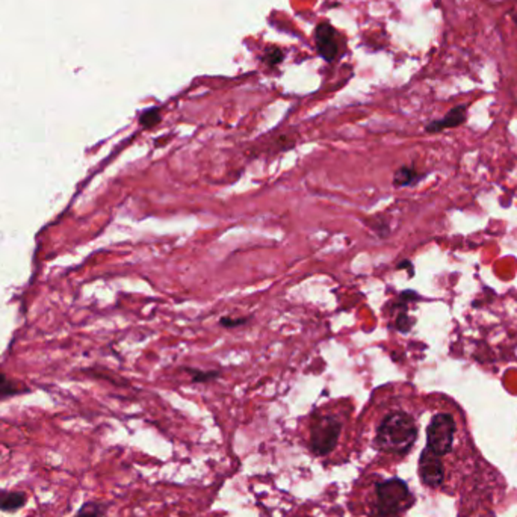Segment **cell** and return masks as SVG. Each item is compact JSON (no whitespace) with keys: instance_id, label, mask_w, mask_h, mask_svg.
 <instances>
[{"instance_id":"14","label":"cell","mask_w":517,"mask_h":517,"mask_svg":"<svg viewBox=\"0 0 517 517\" xmlns=\"http://www.w3.org/2000/svg\"><path fill=\"white\" fill-rule=\"evenodd\" d=\"M20 392L21 390L15 388L12 381L8 380V378H5L3 375H0V399L6 398V397L17 395V393H20Z\"/></svg>"},{"instance_id":"16","label":"cell","mask_w":517,"mask_h":517,"mask_svg":"<svg viewBox=\"0 0 517 517\" xmlns=\"http://www.w3.org/2000/svg\"><path fill=\"white\" fill-rule=\"evenodd\" d=\"M264 59H265V63H268L269 65H275L283 59V53L279 49H271V50L266 52V55L264 56Z\"/></svg>"},{"instance_id":"1","label":"cell","mask_w":517,"mask_h":517,"mask_svg":"<svg viewBox=\"0 0 517 517\" xmlns=\"http://www.w3.org/2000/svg\"><path fill=\"white\" fill-rule=\"evenodd\" d=\"M418 439V425L410 413L395 410L386 414L375 433V446L381 452L404 455Z\"/></svg>"},{"instance_id":"4","label":"cell","mask_w":517,"mask_h":517,"mask_svg":"<svg viewBox=\"0 0 517 517\" xmlns=\"http://www.w3.org/2000/svg\"><path fill=\"white\" fill-rule=\"evenodd\" d=\"M457 422L451 413H437L431 418L427 427V450L443 457L454 447Z\"/></svg>"},{"instance_id":"6","label":"cell","mask_w":517,"mask_h":517,"mask_svg":"<svg viewBox=\"0 0 517 517\" xmlns=\"http://www.w3.org/2000/svg\"><path fill=\"white\" fill-rule=\"evenodd\" d=\"M315 43L319 55L327 61L333 63L339 55V43L336 30L328 23H321L315 30Z\"/></svg>"},{"instance_id":"11","label":"cell","mask_w":517,"mask_h":517,"mask_svg":"<svg viewBox=\"0 0 517 517\" xmlns=\"http://www.w3.org/2000/svg\"><path fill=\"white\" fill-rule=\"evenodd\" d=\"M160 121V111L159 107H150V109L144 111L140 117V123L144 127H153L156 126Z\"/></svg>"},{"instance_id":"10","label":"cell","mask_w":517,"mask_h":517,"mask_svg":"<svg viewBox=\"0 0 517 517\" xmlns=\"http://www.w3.org/2000/svg\"><path fill=\"white\" fill-rule=\"evenodd\" d=\"M107 507L103 503H97V500H88L81 505L79 510L76 511L73 517H105L107 513Z\"/></svg>"},{"instance_id":"7","label":"cell","mask_w":517,"mask_h":517,"mask_svg":"<svg viewBox=\"0 0 517 517\" xmlns=\"http://www.w3.org/2000/svg\"><path fill=\"white\" fill-rule=\"evenodd\" d=\"M467 120V105H457L447 111L443 118L434 120L425 126L427 134H441L446 129H455L465 125Z\"/></svg>"},{"instance_id":"17","label":"cell","mask_w":517,"mask_h":517,"mask_svg":"<svg viewBox=\"0 0 517 517\" xmlns=\"http://www.w3.org/2000/svg\"><path fill=\"white\" fill-rule=\"evenodd\" d=\"M398 268L399 269H403V268H405V269H408V275H410V277H413L414 275V268H413V264H412V262L410 260H404V262H401V264L398 265Z\"/></svg>"},{"instance_id":"5","label":"cell","mask_w":517,"mask_h":517,"mask_svg":"<svg viewBox=\"0 0 517 517\" xmlns=\"http://www.w3.org/2000/svg\"><path fill=\"white\" fill-rule=\"evenodd\" d=\"M419 476L422 483L431 489H437L445 483V466L439 455L428 451H422L419 458Z\"/></svg>"},{"instance_id":"9","label":"cell","mask_w":517,"mask_h":517,"mask_svg":"<svg viewBox=\"0 0 517 517\" xmlns=\"http://www.w3.org/2000/svg\"><path fill=\"white\" fill-rule=\"evenodd\" d=\"M423 173H419L414 165H404L398 168L393 176V187L404 188V187H413V184L419 183L423 179Z\"/></svg>"},{"instance_id":"12","label":"cell","mask_w":517,"mask_h":517,"mask_svg":"<svg viewBox=\"0 0 517 517\" xmlns=\"http://www.w3.org/2000/svg\"><path fill=\"white\" fill-rule=\"evenodd\" d=\"M188 372L192 377V381L194 383H207L212 381L217 378L220 374L218 372H212V370H194V369H188Z\"/></svg>"},{"instance_id":"2","label":"cell","mask_w":517,"mask_h":517,"mask_svg":"<svg viewBox=\"0 0 517 517\" xmlns=\"http://www.w3.org/2000/svg\"><path fill=\"white\" fill-rule=\"evenodd\" d=\"M377 514L380 517H399L414 503L410 489L399 478H390L375 484Z\"/></svg>"},{"instance_id":"13","label":"cell","mask_w":517,"mask_h":517,"mask_svg":"<svg viewBox=\"0 0 517 517\" xmlns=\"http://www.w3.org/2000/svg\"><path fill=\"white\" fill-rule=\"evenodd\" d=\"M413 326H414V319L410 318V316L407 315L405 310L398 313L395 327L401 331V333H408V331H410L413 328Z\"/></svg>"},{"instance_id":"8","label":"cell","mask_w":517,"mask_h":517,"mask_svg":"<svg viewBox=\"0 0 517 517\" xmlns=\"http://www.w3.org/2000/svg\"><path fill=\"white\" fill-rule=\"evenodd\" d=\"M28 504V493L21 490L0 492V511L17 513Z\"/></svg>"},{"instance_id":"15","label":"cell","mask_w":517,"mask_h":517,"mask_svg":"<svg viewBox=\"0 0 517 517\" xmlns=\"http://www.w3.org/2000/svg\"><path fill=\"white\" fill-rule=\"evenodd\" d=\"M246 322H249V318H230V316H222V318L220 319L221 326L226 328L241 327V326H245Z\"/></svg>"},{"instance_id":"3","label":"cell","mask_w":517,"mask_h":517,"mask_svg":"<svg viewBox=\"0 0 517 517\" xmlns=\"http://www.w3.org/2000/svg\"><path fill=\"white\" fill-rule=\"evenodd\" d=\"M342 433V422L333 414H321L315 418L310 425V439L308 445L313 454L326 457L337 446Z\"/></svg>"}]
</instances>
